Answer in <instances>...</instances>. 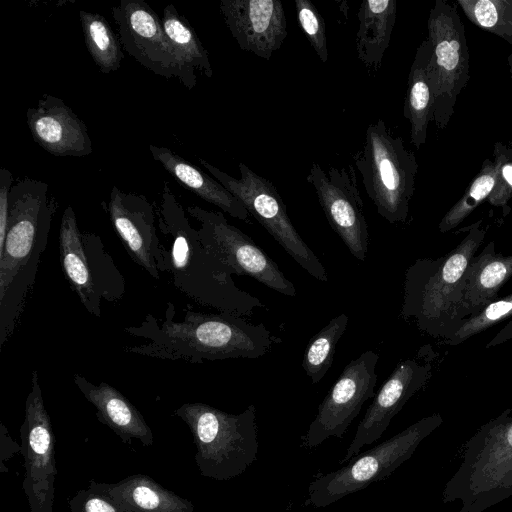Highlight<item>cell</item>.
<instances>
[{
    "label": "cell",
    "mask_w": 512,
    "mask_h": 512,
    "mask_svg": "<svg viewBox=\"0 0 512 512\" xmlns=\"http://www.w3.org/2000/svg\"><path fill=\"white\" fill-rule=\"evenodd\" d=\"M184 312L183 320H175V306L168 302L162 319L147 314L139 325L124 329L145 342L123 350L156 359L202 364L204 361L260 358L282 342L263 323H251L244 317L196 312L189 305Z\"/></svg>",
    "instance_id": "1"
},
{
    "label": "cell",
    "mask_w": 512,
    "mask_h": 512,
    "mask_svg": "<svg viewBox=\"0 0 512 512\" xmlns=\"http://www.w3.org/2000/svg\"><path fill=\"white\" fill-rule=\"evenodd\" d=\"M58 203L45 182L23 178L9 196V221L0 255V347L15 332L31 293Z\"/></svg>",
    "instance_id": "2"
},
{
    "label": "cell",
    "mask_w": 512,
    "mask_h": 512,
    "mask_svg": "<svg viewBox=\"0 0 512 512\" xmlns=\"http://www.w3.org/2000/svg\"><path fill=\"white\" fill-rule=\"evenodd\" d=\"M157 220L165 242L168 272L179 291L200 305L240 317L251 316L264 307L259 298L240 289L226 268L207 252L167 183Z\"/></svg>",
    "instance_id": "3"
},
{
    "label": "cell",
    "mask_w": 512,
    "mask_h": 512,
    "mask_svg": "<svg viewBox=\"0 0 512 512\" xmlns=\"http://www.w3.org/2000/svg\"><path fill=\"white\" fill-rule=\"evenodd\" d=\"M481 223L469 226L449 254L437 260L419 259L405 274L401 316L446 342L466 321L462 311L465 274L486 234Z\"/></svg>",
    "instance_id": "4"
},
{
    "label": "cell",
    "mask_w": 512,
    "mask_h": 512,
    "mask_svg": "<svg viewBox=\"0 0 512 512\" xmlns=\"http://www.w3.org/2000/svg\"><path fill=\"white\" fill-rule=\"evenodd\" d=\"M174 414L190 429L200 474L217 481L243 474L257 459L256 408L232 414L205 403H184Z\"/></svg>",
    "instance_id": "5"
},
{
    "label": "cell",
    "mask_w": 512,
    "mask_h": 512,
    "mask_svg": "<svg viewBox=\"0 0 512 512\" xmlns=\"http://www.w3.org/2000/svg\"><path fill=\"white\" fill-rule=\"evenodd\" d=\"M354 159L377 213L391 224L404 223L418 171L414 152L378 119L368 126L363 147Z\"/></svg>",
    "instance_id": "6"
},
{
    "label": "cell",
    "mask_w": 512,
    "mask_h": 512,
    "mask_svg": "<svg viewBox=\"0 0 512 512\" xmlns=\"http://www.w3.org/2000/svg\"><path fill=\"white\" fill-rule=\"evenodd\" d=\"M443 423L439 413L426 416L375 447L359 453L340 469L323 474L308 486L305 502L323 508L390 476L420 443Z\"/></svg>",
    "instance_id": "7"
},
{
    "label": "cell",
    "mask_w": 512,
    "mask_h": 512,
    "mask_svg": "<svg viewBox=\"0 0 512 512\" xmlns=\"http://www.w3.org/2000/svg\"><path fill=\"white\" fill-rule=\"evenodd\" d=\"M511 411L483 424L464 444L462 461L442 493L444 503L460 501L458 512H474L512 472Z\"/></svg>",
    "instance_id": "8"
},
{
    "label": "cell",
    "mask_w": 512,
    "mask_h": 512,
    "mask_svg": "<svg viewBox=\"0 0 512 512\" xmlns=\"http://www.w3.org/2000/svg\"><path fill=\"white\" fill-rule=\"evenodd\" d=\"M59 256L66 281L93 316H101L102 300L117 302L123 298L126 285L122 273L100 236L80 230L71 206L61 217Z\"/></svg>",
    "instance_id": "9"
},
{
    "label": "cell",
    "mask_w": 512,
    "mask_h": 512,
    "mask_svg": "<svg viewBox=\"0 0 512 512\" xmlns=\"http://www.w3.org/2000/svg\"><path fill=\"white\" fill-rule=\"evenodd\" d=\"M200 163L242 203L298 265L317 280L328 282L324 265L295 229L286 205L271 181L244 163L238 164L239 178L225 173L204 159H200Z\"/></svg>",
    "instance_id": "10"
},
{
    "label": "cell",
    "mask_w": 512,
    "mask_h": 512,
    "mask_svg": "<svg viewBox=\"0 0 512 512\" xmlns=\"http://www.w3.org/2000/svg\"><path fill=\"white\" fill-rule=\"evenodd\" d=\"M427 27V38L432 45L433 121L438 129H444L455 112L458 96L470 79L469 50L456 3L436 0L429 12Z\"/></svg>",
    "instance_id": "11"
},
{
    "label": "cell",
    "mask_w": 512,
    "mask_h": 512,
    "mask_svg": "<svg viewBox=\"0 0 512 512\" xmlns=\"http://www.w3.org/2000/svg\"><path fill=\"white\" fill-rule=\"evenodd\" d=\"M197 220L200 240L207 252L218 260L230 275L249 276L280 294L294 297V284L278 264L252 238L230 224L224 214L199 206L187 207Z\"/></svg>",
    "instance_id": "12"
},
{
    "label": "cell",
    "mask_w": 512,
    "mask_h": 512,
    "mask_svg": "<svg viewBox=\"0 0 512 512\" xmlns=\"http://www.w3.org/2000/svg\"><path fill=\"white\" fill-rule=\"evenodd\" d=\"M20 437L25 467L23 490L30 512H52L57 475L55 438L37 370L32 372Z\"/></svg>",
    "instance_id": "13"
},
{
    "label": "cell",
    "mask_w": 512,
    "mask_h": 512,
    "mask_svg": "<svg viewBox=\"0 0 512 512\" xmlns=\"http://www.w3.org/2000/svg\"><path fill=\"white\" fill-rule=\"evenodd\" d=\"M111 11L121 45L130 56L156 75L176 77L189 90L195 87V72L185 67L164 31L162 20L145 1L121 0Z\"/></svg>",
    "instance_id": "14"
},
{
    "label": "cell",
    "mask_w": 512,
    "mask_h": 512,
    "mask_svg": "<svg viewBox=\"0 0 512 512\" xmlns=\"http://www.w3.org/2000/svg\"><path fill=\"white\" fill-rule=\"evenodd\" d=\"M378 361V353L366 350L345 366L307 429L304 441L308 448L314 449L330 437H343L364 403L376 395Z\"/></svg>",
    "instance_id": "15"
},
{
    "label": "cell",
    "mask_w": 512,
    "mask_h": 512,
    "mask_svg": "<svg viewBox=\"0 0 512 512\" xmlns=\"http://www.w3.org/2000/svg\"><path fill=\"white\" fill-rule=\"evenodd\" d=\"M307 181L313 186L330 227L356 259L365 261L369 232L353 166L330 167L325 171L313 163Z\"/></svg>",
    "instance_id": "16"
},
{
    "label": "cell",
    "mask_w": 512,
    "mask_h": 512,
    "mask_svg": "<svg viewBox=\"0 0 512 512\" xmlns=\"http://www.w3.org/2000/svg\"><path fill=\"white\" fill-rule=\"evenodd\" d=\"M105 209L131 259L159 280L168 264L166 248L157 235L153 205L144 195L113 186Z\"/></svg>",
    "instance_id": "17"
},
{
    "label": "cell",
    "mask_w": 512,
    "mask_h": 512,
    "mask_svg": "<svg viewBox=\"0 0 512 512\" xmlns=\"http://www.w3.org/2000/svg\"><path fill=\"white\" fill-rule=\"evenodd\" d=\"M431 374L432 366L423 357V350L415 357L399 362L374 396L340 464L350 461L362 448L377 441L408 400L426 385Z\"/></svg>",
    "instance_id": "18"
},
{
    "label": "cell",
    "mask_w": 512,
    "mask_h": 512,
    "mask_svg": "<svg viewBox=\"0 0 512 512\" xmlns=\"http://www.w3.org/2000/svg\"><path fill=\"white\" fill-rule=\"evenodd\" d=\"M220 11L240 49L269 60L287 36L280 0H221Z\"/></svg>",
    "instance_id": "19"
},
{
    "label": "cell",
    "mask_w": 512,
    "mask_h": 512,
    "mask_svg": "<svg viewBox=\"0 0 512 512\" xmlns=\"http://www.w3.org/2000/svg\"><path fill=\"white\" fill-rule=\"evenodd\" d=\"M27 124L34 141L55 156H86L92 142L85 123L53 95L44 94L27 110Z\"/></svg>",
    "instance_id": "20"
},
{
    "label": "cell",
    "mask_w": 512,
    "mask_h": 512,
    "mask_svg": "<svg viewBox=\"0 0 512 512\" xmlns=\"http://www.w3.org/2000/svg\"><path fill=\"white\" fill-rule=\"evenodd\" d=\"M72 379L84 398L94 406L98 420L124 443L131 444L137 440L146 447L153 445L151 428L120 391L104 381L94 384L79 373L73 374Z\"/></svg>",
    "instance_id": "21"
},
{
    "label": "cell",
    "mask_w": 512,
    "mask_h": 512,
    "mask_svg": "<svg viewBox=\"0 0 512 512\" xmlns=\"http://www.w3.org/2000/svg\"><path fill=\"white\" fill-rule=\"evenodd\" d=\"M512 276V255L504 256L495 251L490 242L472 259L464 282L462 311L466 320L476 316L494 302L498 292Z\"/></svg>",
    "instance_id": "22"
},
{
    "label": "cell",
    "mask_w": 512,
    "mask_h": 512,
    "mask_svg": "<svg viewBox=\"0 0 512 512\" xmlns=\"http://www.w3.org/2000/svg\"><path fill=\"white\" fill-rule=\"evenodd\" d=\"M149 150L154 160L182 186L230 216L250 223L247 209L214 177L208 176L169 148L150 144Z\"/></svg>",
    "instance_id": "23"
},
{
    "label": "cell",
    "mask_w": 512,
    "mask_h": 512,
    "mask_svg": "<svg viewBox=\"0 0 512 512\" xmlns=\"http://www.w3.org/2000/svg\"><path fill=\"white\" fill-rule=\"evenodd\" d=\"M432 45L428 38L416 50L409 76L403 114L410 124V141L417 149L426 143L433 120L434 90L431 73Z\"/></svg>",
    "instance_id": "24"
},
{
    "label": "cell",
    "mask_w": 512,
    "mask_h": 512,
    "mask_svg": "<svg viewBox=\"0 0 512 512\" xmlns=\"http://www.w3.org/2000/svg\"><path fill=\"white\" fill-rule=\"evenodd\" d=\"M105 486L122 512H194L191 501L147 475H131L116 483H105Z\"/></svg>",
    "instance_id": "25"
},
{
    "label": "cell",
    "mask_w": 512,
    "mask_h": 512,
    "mask_svg": "<svg viewBox=\"0 0 512 512\" xmlns=\"http://www.w3.org/2000/svg\"><path fill=\"white\" fill-rule=\"evenodd\" d=\"M396 0L362 1L357 13L359 28L356 34L358 59L367 67L381 66L396 22Z\"/></svg>",
    "instance_id": "26"
},
{
    "label": "cell",
    "mask_w": 512,
    "mask_h": 512,
    "mask_svg": "<svg viewBox=\"0 0 512 512\" xmlns=\"http://www.w3.org/2000/svg\"><path fill=\"white\" fill-rule=\"evenodd\" d=\"M161 20L168 39L185 67L191 72L197 69L206 77H212L209 54L188 20L173 4L165 6Z\"/></svg>",
    "instance_id": "27"
},
{
    "label": "cell",
    "mask_w": 512,
    "mask_h": 512,
    "mask_svg": "<svg viewBox=\"0 0 512 512\" xmlns=\"http://www.w3.org/2000/svg\"><path fill=\"white\" fill-rule=\"evenodd\" d=\"M79 18L94 63L105 74L118 70L124 57L123 47L106 18L87 11H80Z\"/></svg>",
    "instance_id": "28"
},
{
    "label": "cell",
    "mask_w": 512,
    "mask_h": 512,
    "mask_svg": "<svg viewBox=\"0 0 512 512\" xmlns=\"http://www.w3.org/2000/svg\"><path fill=\"white\" fill-rule=\"evenodd\" d=\"M348 321L345 313L338 314L308 342L302 367L312 384L319 383L331 368L336 345L345 333Z\"/></svg>",
    "instance_id": "29"
},
{
    "label": "cell",
    "mask_w": 512,
    "mask_h": 512,
    "mask_svg": "<svg viewBox=\"0 0 512 512\" xmlns=\"http://www.w3.org/2000/svg\"><path fill=\"white\" fill-rule=\"evenodd\" d=\"M470 22L512 45V0H458Z\"/></svg>",
    "instance_id": "30"
},
{
    "label": "cell",
    "mask_w": 512,
    "mask_h": 512,
    "mask_svg": "<svg viewBox=\"0 0 512 512\" xmlns=\"http://www.w3.org/2000/svg\"><path fill=\"white\" fill-rule=\"evenodd\" d=\"M496 183L494 162L484 160L480 172L470 182L463 196L447 211L439 223L442 233L457 227L486 198H489Z\"/></svg>",
    "instance_id": "31"
},
{
    "label": "cell",
    "mask_w": 512,
    "mask_h": 512,
    "mask_svg": "<svg viewBox=\"0 0 512 512\" xmlns=\"http://www.w3.org/2000/svg\"><path fill=\"white\" fill-rule=\"evenodd\" d=\"M511 315L512 294L502 299H496L476 316L466 320L447 343L450 345L459 344Z\"/></svg>",
    "instance_id": "32"
},
{
    "label": "cell",
    "mask_w": 512,
    "mask_h": 512,
    "mask_svg": "<svg viewBox=\"0 0 512 512\" xmlns=\"http://www.w3.org/2000/svg\"><path fill=\"white\" fill-rule=\"evenodd\" d=\"M298 24L323 63L328 60L325 21L310 0H295Z\"/></svg>",
    "instance_id": "33"
},
{
    "label": "cell",
    "mask_w": 512,
    "mask_h": 512,
    "mask_svg": "<svg viewBox=\"0 0 512 512\" xmlns=\"http://www.w3.org/2000/svg\"><path fill=\"white\" fill-rule=\"evenodd\" d=\"M496 183L489 201L497 207H505L512 196V147L497 142L494 145Z\"/></svg>",
    "instance_id": "34"
},
{
    "label": "cell",
    "mask_w": 512,
    "mask_h": 512,
    "mask_svg": "<svg viewBox=\"0 0 512 512\" xmlns=\"http://www.w3.org/2000/svg\"><path fill=\"white\" fill-rule=\"evenodd\" d=\"M69 507L70 512H122L108 494L105 483L94 480L87 488L77 491Z\"/></svg>",
    "instance_id": "35"
},
{
    "label": "cell",
    "mask_w": 512,
    "mask_h": 512,
    "mask_svg": "<svg viewBox=\"0 0 512 512\" xmlns=\"http://www.w3.org/2000/svg\"><path fill=\"white\" fill-rule=\"evenodd\" d=\"M13 176L6 168H0V255L3 253L9 221V196Z\"/></svg>",
    "instance_id": "36"
},
{
    "label": "cell",
    "mask_w": 512,
    "mask_h": 512,
    "mask_svg": "<svg viewBox=\"0 0 512 512\" xmlns=\"http://www.w3.org/2000/svg\"><path fill=\"white\" fill-rule=\"evenodd\" d=\"M512 496V472L508 474L501 485L492 493L486 496L475 508L474 512H483L484 510L500 503Z\"/></svg>",
    "instance_id": "37"
},
{
    "label": "cell",
    "mask_w": 512,
    "mask_h": 512,
    "mask_svg": "<svg viewBox=\"0 0 512 512\" xmlns=\"http://www.w3.org/2000/svg\"><path fill=\"white\" fill-rule=\"evenodd\" d=\"M507 63H508L510 77H511V82H512V53L509 54V56L507 57Z\"/></svg>",
    "instance_id": "38"
}]
</instances>
